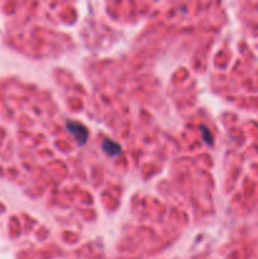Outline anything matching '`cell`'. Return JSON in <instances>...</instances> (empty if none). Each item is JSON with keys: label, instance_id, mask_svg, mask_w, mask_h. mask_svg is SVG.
Segmentation results:
<instances>
[{"label": "cell", "instance_id": "obj_1", "mask_svg": "<svg viewBox=\"0 0 258 259\" xmlns=\"http://www.w3.org/2000/svg\"><path fill=\"white\" fill-rule=\"evenodd\" d=\"M67 128H69L70 132L73 133L76 138H78V141H80L81 143H84V142L86 141V138H87V130H86V128L84 127V125H81L80 123L69 121V123H67Z\"/></svg>", "mask_w": 258, "mask_h": 259}, {"label": "cell", "instance_id": "obj_2", "mask_svg": "<svg viewBox=\"0 0 258 259\" xmlns=\"http://www.w3.org/2000/svg\"><path fill=\"white\" fill-rule=\"evenodd\" d=\"M103 148H104V151H105L106 153L110 156H115V155H119L120 153V147L118 146L117 143H114V142L108 141V139L104 141Z\"/></svg>", "mask_w": 258, "mask_h": 259}]
</instances>
